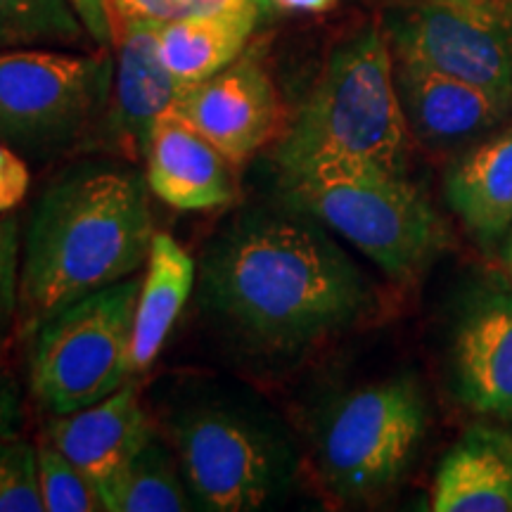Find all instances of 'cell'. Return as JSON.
Listing matches in <instances>:
<instances>
[{
  "label": "cell",
  "mask_w": 512,
  "mask_h": 512,
  "mask_svg": "<svg viewBox=\"0 0 512 512\" xmlns=\"http://www.w3.org/2000/svg\"><path fill=\"white\" fill-rule=\"evenodd\" d=\"M283 202L323 221L389 278L411 280L446 245V228L401 174L361 162H320L278 174Z\"/></svg>",
  "instance_id": "obj_4"
},
{
  "label": "cell",
  "mask_w": 512,
  "mask_h": 512,
  "mask_svg": "<svg viewBox=\"0 0 512 512\" xmlns=\"http://www.w3.org/2000/svg\"><path fill=\"white\" fill-rule=\"evenodd\" d=\"M434 512H512V437L477 425L441 460Z\"/></svg>",
  "instance_id": "obj_16"
},
{
  "label": "cell",
  "mask_w": 512,
  "mask_h": 512,
  "mask_svg": "<svg viewBox=\"0 0 512 512\" xmlns=\"http://www.w3.org/2000/svg\"><path fill=\"white\" fill-rule=\"evenodd\" d=\"M394 81L408 131L432 145L482 136L512 112V93L489 91L418 64L396 62Z\"/></svg>",
  "instance_id": "obj_12"
},
{
  "label": "cell",
  "mask_w": 512,
  "mask_h": 512,
  "mask_svg": "<svg viewBox=\"0 0 512 512\" xmlns=\"http://www.w3.org/2000/svg\"><path fill=\"white\" fill-rule=\"evenodd\" d=\"M22 238L15 216H0V347L17 332Z\"/></svg>",
  "instance_id": "obj_25"
},
{
  "label": "cell",
  "mask_w": 512,
  "mask_h": 512,
  "mask_svg": "<svg viewBox=\"0 0 512 512\" xmlns=\"http://www.w3.org/2000/svg\"><path fill=\"white\" fill-rule=\"evenodd\" d=\"M86 38L69 0H0V50L79 46Z\"/></svg>",
  "instance_id": "obj_21"
},
{
  "label": "cell",
  "mask_w": 512,
  "mask_h": 512,
  "mask_svg": "<svg viewBox=\"0 0 512 512\" xmlns=\"http://www.w3.org/2000/svg\"><path fill=\"white\" fill-rule=\"evenodd\" d=\"M31 185L29 166L15 147L0 143V214H8L24 202Z\"/></svg>",
  "instance_id": "obj_26"
},
{
  "label": "cell",
  "mask_w": 512,
  "mask_h": 512,
  "mask_svg": "<svg viewBox=\"0 0 512 512\" xmlns=\"http://www.w3.org/2000/svg\"><path fill=\"white\" fill-rule=\"evenodd\" d=\"M152 238L150 185L140 171L83 166L57 178L24 238L17 337L31 342L64 306L136 273Z\"/></svg>",
  "instance_id": "obj_2"
},
{
  "label": "cell",
  "mask_w": 512,
  "mask_h": 512,
  "mask_svg": "<svg viewBox=\"0 0 512 512\" xmlns=\"http://www.w3.org/2000/svg\"><path fill=\"white\" fill-rule=\"evenodd\" d=\"M38 484L46 512H95L102 510L100 498L86 475L69 463L48 439L36 446Z\"/></svg>",
  "instance_id": "obj_22"
},
{
  "label": "cell",
  "mask_w": 512,
  "mask_h": 512,
  "mask_svg": "<svg viewBox=\"0 0 512 512\" xmlns=\"http://www.w3.org/2000/svg\"><path fill=\"white\" fill-rule=\"evenodd\" d=\"M140 285L126 278L86 294L31 337L29 384L43 411H81L124 387Z\"/></svg>",
  "instance_id": "obj_5"
},
{
  "label": "cell",
  "mask_w": 512,
  "mask_h": 512,
  "mask_svg": "<svg viewBox=\"0 0 512 512\" xmlns=\"http://www.w3.org/2000/svg\"><path fill=\"white\" fill-rule=\"evenodd\" d=\"M278 110V91L264 64L238 57L219 74L190 83L169 114L238 166L273 138Z\"/></svg>",
  "instance_id": "obj_10"
},
{
  "label": "cell",
  "mask_w": 512,
  "mask_h": 512,
  "mask_svg": "<svg viewBox=\"0 0 512 512\" xmlns=\"http://www.w3.org/2000/svg\"><path fill=\"white\" fill-rule=\"evenodd\" d=\"M408 133L389 38L368 27L330 55L273 159L278 174L320 162H361L403 176Z\"/></svg>",
  "instance_id": "obj_3"
},
{
  "label": "cell",
  "mask_w": 512,
  "mask_h": 512,
  "mask_svg": "<svg viewBox=\"0 0 512 512\" xmlns=\"http://www.w3.org/2000/svg\"><path fill=\"white\" fill-rule=\"evenodd\" d=\"M446 200L479 240L512 226V128L465 152L446 174Z\"/></svg>",
  "instance_id": "obj_18"
},
{
  "label": "cell",
  "mask_w": 512,
  "mask_h": 512,
  "mask_svg": "<svg viewBox=\"0 0 512 512\" xmlns=\"http://www.w3.org/2000/svg\"><path fill=\"white\" fill-rule=\"evenodd\" d=\"M0 512H46L36 446L19 437H0Z\"/></svg>",
  "instance_id": "obj_23"
},
{
  "label": "cell",
  "mask_w": 512,
  "mask_h": 512,
  "mask_svg": "<svg viewBox=\"0 0 512 512\" xmlns=\"http://www.w3.org/2000/svg\"><path fill=\"white\" fill-rule=\"evenodd\" d=\"M396 62L512 93V0L418 3L389 31Z\"/></svg>",
  "instance_id": "obj_9"
},
{
  "label": "cell",
  "mask_w": 512,
  "mask_h": 512,
  "mask_svg": "<svg viewBox=\"0 0 512 512\" xmlns=\"http://www.w3.org/2000/svg\"><path fill=\"white\" fill-rule=\"evenodd\" d=\"M458 394L472 411L512 418V294H486L456 332Z\"/></svg>",
  "instance_id": "obj_15"
},
{
  "label": "cell",
  "mask_w": 512,
  "mask_h": 512,
  "mask_svg": "<svg viewBox=\"0 0 512 512\" xmlns=\"http://www.w3.org/2000/svg\"><path fill=\"white\" fill-rule=\"evenodd\" d=\"M264 8L280 12H323L330 10L337 0H261Z\"/></svg>",
  "instance_id": "obj_29"
},
{
  "label": "cell",
  "mask_w": 512,
  "mask_h": 512,
  "mask_svg": "<svg viewBox=\"0 0 512 512\" xmlns=\"http://www.w3.org/2000/svg\"><path fill=\"white\" fill-rule=\"evenodd\" d=\"M505 266H508V271H510V278H512V235H510V240H508V247H505Z\"/></svg>",
  "instance_id": "obj_30"
},
{
  "label": "cell",
  "mask_w": 512,
  "mask_h": 512,
  "mask_svg": "<svg viewBox=\"0 0 512 512\" xmlns=\"http://www.w3.org/2000/svg\"><path fill=\"white\" fill-rule=\"evenodd\" d=\"M171 441L192 498L211 512H249L283 482L275 439L245 415L197 406L171 422Z\"/></svg>",
  "instance_id": "obj_8"
},
{
  "label": "cell",
  "mask_w": 512,
  "mask_h": 512,
  "mask_svg": "<svg viewBox=\"0 0 512 512\" xmlns=\"http://www.w3.org/2000/svg\"><path fill=\"white\" fill-rule=\"evenodd\" d=\"M254 0H107L112 19V31L126 19H145V22L169 24L178 19L214 15V12L235 10Z\"/></svg>",
  "instance_id": "obj_24"
},
{
  "label": "cell",
  "mask_w": 512,
  "mask_h": 512,
  "mask_svg": "<svg viewBox=\"0 0 512 512\" xmlns=\"http://www.w3.org/2000/svg\"><path fill=\"white\" fill-rule=\"evenodd\" d=\"M204 309L247 354L285 358L354 325L373 292L354 261L311 223L238 216L200 268Z\"/></svg>",
  "instance_id": "obj_1"
},
{
  "label": "cell",
  "mask_w": 512,
  "mask_h": 512,
  "mask_svg": "<svg viewBox=\"0 0 512 512\" xmlns=\"http://www.w3.org/2000/svg\"><path fill=\"white\" fill-rule=\"evenodd\" d=\"M152 434L155 432L140 406L136 387L124 384L93 406L53 415L46 422L43 439L79 467L93 489H98L136 456Z\"/></svg>",
  "instance_id": "obj_13"
},
{
  "label": "cell",
  "mask_w": 512,
  "mask_h": 512,
  "mask_svg": "<svg viewBox=\"0 0 512 512\" xmlns=\"http://www.w3.org/2000/svg\"><path fill=\"white\" fill-rule=\"evenodd\" d=\"M427 430L415 377L401 375L342 396L320 425V477L342 501H370L403 477Z\"/></svg>",
  "instance_id": "obj_6"
},
{
  "label": "cell",
  "mask_w": 512,
  "mask_h": 512,
  "mask_svg": "<svg viewBox=\"0 0 512 512\" xmlns=\"http://www.w3.org/2000/svg\"><path fill=\"white\" fill-rule=\"evenodd\" d=\"M418 3H477V0H418Z\"/></svg>",
  "instance_id": "obj_31"
},
{
  "label": "cell",
  "mask_w": 512,
  "mask_h": 512,
  "mask_svg": "<svg viewBox=\"0 0 512 512\" xmlns=\"http://www.w3.org/2000/svg\"><path fill=\"white\" fill-rule=\"evenodd\" d=\"M110 83L105 50H0V143L29 155L72 145L107 105Z\"/></svg>",
  "instance_id": "obj_7"
},
{
  "label": "cell",
  "mask_w": 512,
  "mask_h": 512,
  "mask_svg": "<svg viewBox=\"0 0 512 512\" xmlns=\"http://www.w3.org/2000/svg\"><path fill=\"white\" fill-rule=\"evenodd\" d=\"M171 453L155 434L112 479L95 489L102 510L110 512H181L190 510L183 477Z\"/></svg>",
  "instance_id": "obj_20"
},
{
  "label": "cell",
  "mask_w": 512,
  "mask_h": 512,
  "mask_svg": "<svg viewBox=\"0 0 512 512\" xmlns=\"http://www.w3.org/2000/svg\"><path fill=\"white\" fill-rule=\"evenodd\" d=\"M159 27L162 24L145 19H126L114 31L119 62L110 131L131 159H145L159 119L190 86L176 79L159 57Z\"/></svg>",
  "instance_id": "obj_11"
},
{
  "label": "cell",
  "mask_w": 512,
  "mask_h": 512,
  "mask_svg": "<svg viewBox=\"0 0 512 512\" xmlns=\"http://www.w3.org/2000/svg\"><path fill=\"white\" fill-rule=\"evenodd\" d=\"M69 5L79 15L88 36L93 38V43H98L100 50L114 48V31L107 0H69Z\"/></svg>",
  "instance_id": "obj_27"
},
{
  "label": "cell",
  "mask_w": 512,
  "mask_h": 512,
  "mask_svg": "<svg viewBox=\"0 0 512 512\" xmlns=\"http://www.w3.org/2000/svg\"><path fill=\"white\" fill-rule=\"evenodd\" d=\"M195 261L166 233H155L147 254V271L140 285L133 318L128 375L145 373L162 351L166 337L181 316L195 287Z\"/></svg>",
  "instance_id": "obj_17"
},
{
  "label": "cell",
  "mask_w": 512,
  "mask_h": 512,
  "mask_svg": "<svg viewBox=\"0 0 512 512\" xmlns=\"http://www.w3.org/2000/svg\"><path fill=\"white\" fill-rule=\"evenodd\" d=\"M22 427V401L12 377L0 368V437H19Z\"/></svg>",
  "instance_id": "obj_28"
},
{
  "label": "cell",
  "mask_w": 512,
  "mask_h": 512,
  "mask_svg": "<svg viewBox=\"0 0 512 512\" xmlns=\"http://www.w3.org/2000/svg\"><path fill=\"white\" fill-rule=\"evenodd\" d=\"M145 162L150 192L174 209H214L235 195V164L171 114H164L152 131Z\"/></svg>",
  "instance_id": "obj_14"
},
{
  "label": "cell",
  "mask_w": 512,
  "mask_h": 512,
  "mask_svg": "<svg viewBox=\"0 0 512 512\" xmlns=\"http://www.w3.org/2000/svg\"><path fill=\"white\" fill-rule=\"evenodd\" d=\"M264 3L214 15L188 17L159 27V57L176 79L197 83L238 60L256 27Z\"/></svg>",
  "instance_id": "obj_19"
}]
</instances>
